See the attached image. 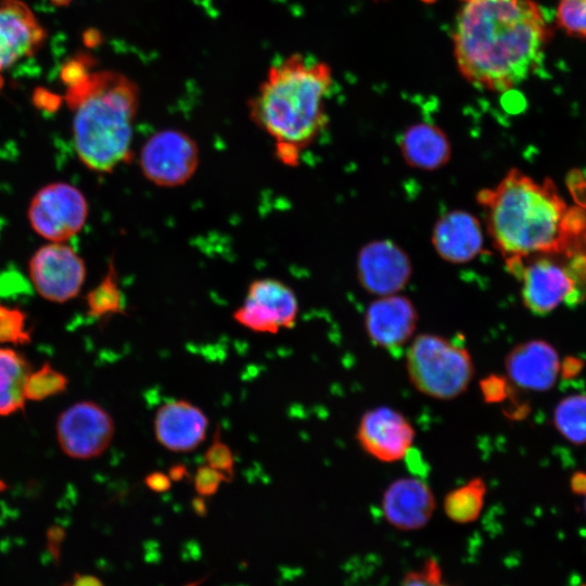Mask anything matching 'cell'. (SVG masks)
<instances>
[{
	"instance_id": "8d00e7d4",
	"label": "cell",
	"mask_w": 586,
	"mask_h": 586,
	"mask_svg": "<svg viewBox=\"0 0 586 586\" xmlns=\"http://www.w3.org/2000/svg\"><path fill=\"white\" fill-rule=\"evenodd\" d=\"M582 368V361L576 358H566L563 362L562 373L565 377H573Z\"/></svg>"
},
{
	"instance_id": "e0dca14e",
	"label": "cell",
	"mask_w": 586,
	"mask_h": 586,
	"mask_svg": "<svg viewBox=\"0 0 586 586\" xmlns=\"http://www.w3.org/2000/svg\"><path fill=\"white\" fill-rule=\"evenodd\" d=\"M208 418L202 408L187 399L162 405L153 419L157 443L171 453H190L206 440Z\"/></svg>"
},
{
	"instance_id": "f1b7e54d",
	"label": "cell",
	"mask_w": 586,
	"mask_h": 586,
	"mask_svg": "<svg viewBox=\"0 0 586 586\" xmlns=\"http://www.w3.org/2000/svg\"><path fill=\"white\" fill-rule=\"evenodd\" d=\"M399 586H451L445 579L441 565L435 559H426L419 568L408 572Z\"/></svg>"
},
{
	"instance_id": "cb8c5ba5",
	"label": "cell",
	"mask_w": 586,
	"mask_h": 586,
	"mask_svg": "<svg viewBox=\"0 0 586 586\" xmlns=\"http://www.w3.org/2000/svg\"><path fill=\"white\" fill-rule=\"evenodd\" d=\"M87 313L93 318H103L125 311V298L117 282L114 262L101 282L86 296Z\"/></svg>"
},
{
	"instance_id": "30bf717a",
	"label": "cell",
	"mask_w": 586,
	"mask_h": 586,
	"mask_svg": "<svg viewBox=\"0 0 586 586\" xmlns=\"http://www.w3.org/2000/svg\"><path fill=\"white\" fill-rule=\"evenodd\" d=\"M28 268L36 291L54 303H65L77 296L86 279L84 259L63 242H51L38 249Z\"/></svg>"
},
{
	"instance_id": "5bb4252c",
	"label": "cell",
	"mask_w": 586,
	"mask_h": 586,
	"mask_svg": "<svg viewBox=\"0 0 586 586\" xmlns=\"http://www.w3.org/2000/svg\"><path fill=\"white\" fill-rule=\"evenodd\" d=\"M47 31L22 0L0 1V89L2 73L15 62L35 55L47 39Z\"/></svg>"
},
{
	"instance_id": "f35d334b",
	"label": "cell",
	"mask_w": 586,
	"mask_h": 586,
	"mask_svg": "<svg viewBox=\"0 0 586 586\" xmlns=\"http://www.w3.org/2000/svg\"><path fill=\"white\" fill-rule=\"evenodd\" d=\"M167 474L171 482H180L188 475V469L184 464L176 463L169 468Z\"/></svg>"
},
{
	"instance_id": "4316f807",
	"label": "cell",
	"mask_w": 586,
	"mask_h": 586,
	"mask_svg": "<svg viewBox=\"0 0 586 586\" xmlns=\"http://www.w3.org/2000/svg\"><path fill=\"white\" fill-rule=\"evenodd\" d=\"M31 341L26 314L0 303V344L24 345Z\"/></svg>"
},
{
	"instance_id": "277c9868",
	"label": "cell",
	"mask_w": 586,
	"mask_h": 586,
	"mask_svg": "<svg viewBox=\"0 0 586 586\" xmlns=\"http://www.w3.org/2000/svg\"><path fill=\"white\" fill-rule=\"evenodd\" d=\"M64 100L74 112V144L85 166L112 173L131 158L140 104L133 80L116 71H90L66 88Z\"/></svg>"
},
{
	"instance_id": "484cf974",
	"label": "cell",
	"mask_w": 586,
	"mask_h": 586,
	"mask_svg": "<svg viewBox=\"0 0 586 586\" xmlns=\"http://www.w3.org/2000/svg\"><path fill=\"white\" fill-rule=\"evenodd\" d=\"M556 26L570 37L586 40V0H558Z\"/></svg>"
},
{
	"instance_id": "d590c367",
	"label": "cell",
	"mask_w": 586,
	"mask_h": 586,
	"mask_svg": "<svg viewBox=\"0 0 586 586\" xmlns=\"http://www.w3.org/2000/svg\"><path fill=\"white\" fill-rule=\"evenodd\" d=\"M571 489L576 495H586V473L576 472L572 475L570 481Z\"/></svg>"
},
{
	"instance_id": "7a4b0ae2",
	"label": "cell",
	"mask_w": 586,
	"mask_h": 586,
	"mask_svg": "<svg viewBox=\"0 0 586 586\" xmlns=\"http://www.w3.org/2000/svg\"><path fill=\"white\" fill-rule=\"evenodd\" d=\"M486 230L507 270L517 278L537 256L586 252V212L569 207L555 183L511 168L493 187L480 190Z\"/></svg>"
},
{
	"instance_id": "83f0119b",
	"label": "cell",
	"mask_w": 586,
	"mask_h": 586,
	"mask_svg": "<svg viewBox=\"0 0 586 586\" xmlns=\"http://www.w3.org/2000/svg\"><path fill=\"white\" fill-rule=\"evenodd\" d=\"M204 459L207 466L225 474L230 481L234 477V456L232 449L221 438V429L218 425Z\"/></svg>"
},
{
	"instance_id": "52a82bcc",
	"label": "cell",
	"mask_w": 586,
	"mask_h": 586,
	"mask_svg": "<svg viewBox=\"0 0 586 586\" xmlns=\"http://www.w3.org/2000/svg\"><path fill=\"white\" fill-rule=\"evenodd\" d=\"M88 211V202L79 189L66 182H54L35 194L28 207V219L40 237L64 242L81 231Z\"/></svg>"
},
{
	"instance_id": "3957f363",
	"label": "cell",
	"mask_w": 586,
	"mask_h": 586,
	"mask_svg": "<svg viewBox=\"0 0 586 586\" xmlns=\"http://www.w3.org/2000/svg\"><path fill=\"white\" fill-rule=\"evenodd\" d=\"M327 63L290 55L269 68L249 103L252 122L273 141L277 157L298 164L302 152L319 137L329 122L326 99L332 87Z\"/></svg>"
},
{
	"instance_id": "9c48e42d",
	"label": "cell",
	"mask_w": 586,
	"mask_h": 586,
	"mask_svg": "<svg viewBox=\"0 0 586 586\" xmlns=\"http://www.w3.org/2000/svg\"><path fill=\"white\" fill-rule=\"evenodd\" d=\"M56 438L62 451L73 459L101 456L111 445L115 423L110 412L92 400H80L61 412Z\"/></svg>"
},
{
	"instance_id": "6da1fadb",
	"label": "cell",
	"mask_w": 586,
	"mask_h": 586,
	"mask_svg": "<svg viewBox=\"0 0 586 586\" xmlns=\"http://www.w3.org/2000/svg\"><path fill=\"white\" fill-rule=\"evenodd\" d=\"M552 35L534 0H466L453 30L456 64L472 86L507 92L539 68Z\"/></svg>"
},
{
	"instance_id": "d6a6232c",
	"label": "cell",
	"mask_w": 586,
	"mask_h": 586,
	"mask_svg": "<svg viewBox=\"0 0 586 586\" xmlns=\"http://www.w3.org/2000/svg\"><path fill=\"white\" fill-rule=\"evenodd\" d=\"M33 101L38 109L54 112L60 107L62 99L44 88H37L34 91Z\"/></svg>"
},
{
	"instance_id": "f546056e",
	"label": "cell",
	"mask_w": 586,
	"mask_h": 586,
	"mask_svg": "<svg viewBox=\"0 0 586 586\" xmlns=\"http://www.w3.org/2000/svg\"><path fill=\"white\" fill-rule=\"evenodd\" d=\"M231 482L225 474L206 463L199 467L193 476V485L200 497L215 495L222 483Z\"/></svg>"
},
{
	"instance_id": "1f68e13d",
	"label": "cell",
	"mask_w": 586,
	"mask_h": 586,
	"mask_svg": "<svg viewBox=\"0 0 586 586\" xmlns=\"http://www.w3.org/2000/svg\"><path fill=\"white\" fill-rule=\"evenodd\" d=\"M480 384L483 398L487 403H500L509 393V384L501 375L491 374L485 377Z\"/></svg>"
},
{
	"instance_id": "4fadbf2b",
	"label": "cell",
	"mask_w": 586,
	"mask_h": 586,
	"mask_svg": "<svg viewBox=\"0 0 586 586\" xmlns=\"http://www.w3.org/2000/svg\"><path fill=\"white\" fill-rule=\"evenodd\" d=\"M418 323L413 303L397 294L379 296L365 313V332L377 347L398 353L411 341Z\"/></svg>"
},
{
	"instance_id": "ee69618b",
	"label": "cell",
	"mask_w": 586,
	"mask_h": 586,
	"mask_svg": "<svg viewBox=\"0 0 586 586\" xmlns=\"http://www.w3.org/2000/svg\"><path fill=\"white\" fill-rule=\"evenodd\" d=\"M189 586H193V585H189Z\"/></svg>"
},
{
	"instance_id": "60d3db41",
	"label": "cell",
	"mask_w": 586,
	"mask_h": 586,
	"mask_svg": "<svg viewBox=\"0 0 586 586\" xmlns=\"http://www.w3.org/2000/svg\"><path fill=\"white\" fill-rule=\"evenodd\" d=\"M50 1L58 7H66L71 3L72 0H50Z\"/></svg>"
},
{
	"instance_id": "5b68a950",
	"label": "cell",
	"mask_w": 586,
	"mask_h": 586,
	"mask_svg": "<svg viewBox=\"0 0 586 586\" xmlns=\"http://www.w3.org/2000/svg\"><path fill=\"white\" fill-rule=\"evenodd\" d=\"M405 358L411 385L433 399L459 397L467 391L475 372L468 348L460 341L438 334L416 336L408 345Z\"/></svg>"
},
{
	"instance_id": "ac0fdd59",
	"label": "cell",
	"mask_w": 586,
	"mask_h": 586,
	"mask_svg": "<svg viewBox=\"0 0 586 586\" xmlns=\"http://www.w3.org/2000/svg\"><path fill=\"white\" fill-rule=\"evenodd\" d=\"M560 367L556 348L539 339L519 343L505 357L508 380L524 391H549L557 381Z\"/></svg>"
},
{
	"instance_id": "7bdbcfd3",
	"label": "cell",
	"mask_w": 586,
	"mask_h": 586,
	"mask_svg": "<svg viewBox=\"0 0 586 586\" xmlns=\"http://www.w3.org/2000/svg\"><path fill=\"white\" fill-rule=\"evenodd\" d=\"M579 586H586V583H584V584H582V585H579Z\"/></svg>"
},
{
	"instance_id": "9a60e30c",
	"label": "cell",
	"mask_w": 586,
	"mask_h": 586,
	"mask_svg": "<svg viewBox=\"0 0 586 586\" xmlns=\"http://www.w3.org/2000/svg\"><path fill=\"white\" fill-rule=\"evenodd\" d=\"M411 264L408 255L391 241L366 244L357 258V277L371 294H397L409 281Z\"/></svg>"
},
{
	"instance_id": "d6986e66",
	"label": "cell",
	"mask_w": 586,
	"mask_h": 586,
	"mask_svg": "<svg viewBox=\"0 0 586 586\" xmlns=\"http://www.w3.org/2000/svg\"><path fill=\"white\" fill-rule=\"evenodd\" d=\"M483 231L477 218L455 209L444 214L432 232L435 252L446 262L463 264L474 259L483 247Z\"/></svg>"
},
{
	"instance_id": "8992f818",
	"label": "cell",
	"mask_w": 586,
	"mask_h": 586,
	"mask_svg": "<svg viewBox=\"0 0 586 586\" xmlns=\"http://www.w3.org/2000/svg\"><path fill=\"white\" fill-rule=\"evenodd\" d=\"M200 149L187 132L167 128L151 135L139 154V167L144 178L162 188H177L196 173Z\"/></svg>"
},
{
	"instance_id": "603a6c76",
	"label": "cell",
	"mask_w": 586,
	"mask_h": 586,
	"mask_svg": "<svg viewBox=\"0 0 586 586\" xmlns=\"http://www.w3.org/2000/svg\"><path fill=\"white\" fill-rule=\"evenodd\" d=\"M552 420L556 430L568 442L586 445V394H572L559 400Z\"/></svg>"
},
{
	"instance_id": "ab89813d",
	"label": "cell",
	"mask_w": 586,
	"mask_h": 586,
	"mask_svg": "<svg viewBox=\"0 0 586 586\" xmlns=\"http://www.w3.org/2000/svg\"><path fill=\"white\" fill-rule=\"evenodd\" d=\"M193 508L199 514H202L206 511L204 501L201 497L193 500Z\"/></svg>"
},
{
	"instance_id": "74e56055",
	"label": "cell",
	"mask_w": 586,
	"mask_h": 586,
	"mask_svg": "<svg viewBox=\"0 0 586 586\" xmlns=\"http://www.w3.org/2000/svg\"><path fill=\"white\" fill-rule=\"evenodd\" d=\"M72 586H103V584L99 578L92 575L76 574Z\"/></svg>"
},
{
	"instance_id": "b9f144b4",
	"label": "cell",
	"mask_w": 586,
	"mask_h": 586,
	"mask_svg": "<svg viewBox=\"0 0 586 586\" xmlns=\"http://www.w3.org/2000/svg\"><path fill=\"white\" fill-rule=\"evenodd\" d=\"M584 509H585V513H586V495H585Z\"/></svg>"
},
{
	"instance_id": "ba28073f",
	"label": "cell",
	"mask_w": 586,
	"mask_h": 586,
	"mask_svg": "<svg viewBox=\"0 0 586 586\" xmlns=\"http://www.w3.org/2000/svg\"><path fill=\"white\" fill-rule=\"evenodd\" d=\"M298 301L291 286L279 279L253 280L243 303L233 311L237 323L257 333L276 334L294 328Z\"/></svg>"
},
{
	"instance_id": "8fae6325",
	"label": "cell",
	"mask_w": 586,
	"mask_h": 586,
	"mask_svg": "<svg viewBox=\"0 0 586 586\" xmlns=\"http://www.w3.org/2000/svg\"><path fill=\"white\" fill-rule=\"evenodd\" d=\"M416 431L400 411L379 406L367 410L359 419L356 441L370 457L393 463L405 459L412 449Z\"/></svg>"
},
{
	"instance_id": "e575fe53",
	"label": "cell",
	"mask_w": 586,
	"mask_h": 586,
	"mask_svg": "<svg viewBox=\"0 0 586 586\" xmlns=\"http://www.w3.org/2000/svg\"><path fill=\"white\" fill-rule=\"evenodd\" d=\"M65 532L60 526H52L47 532V546L50 555L55 562L59 561L61 556V545L64 540Z\"/></svg>"
},
{
	"instance_id": "836d02e7",
	"label": "cell",
	"mask_w": 586,
	"mask_h": 586,
	"mask_svg": "<svg viewBox=\"0 0 586 586\" xmlns=\"http://www.w3.org/2000/svg\"><path fill=\"white\" fill-rule=\"evenodd\" d=\"M145 486L154 493H165L171 487V480L167 473L153 471L144 477Z\"/></svg>"
},
{
	"instance_id": "d4e9b609",
	"label": "cell",
	"mask_w": 586,
	"mask_h": 586,
	"mask_svg": "<svg viewBox=\"0 0 586 586\" xmlns=\"http://www.w3.org/2000/svg\"><path fill=\"white\" fill-rule=\"evenodd\" d=\"M68 379L50 364H43L27 377L24 395L26 400H42L64 392Z\"/></svg>"
},
{
	"instance_id": "ffe728a7",
	"label": "cell",
	"mask_w": 586,
	"mask_h": 586,
	"mask_svg": "<svg viewBox=\"0 0 586 586\" xmlns=\"http://www.w3.org/2000/svg\"><path fill=\"white\" fill-rule=\"evenodd\" d=\"M399 151L409 166L435 170L448 163L451 145L443 129L422 122L409 126L402 133Z\"/></svg>"
},
{
	"instance_id": "4dcf8cb0",
	"label": "cell",
	"mask_w": 586,
	"mask_h": 586,
	"mask_svg": "<svg viewBox=\"0 0 586 586\" xmlns=\"http://www.w3.org/2000/svg\"><path fill=\"white\" fill-rule=\"evenodd\" d=\"M94 65V59L86 53H79L66 61L60 71L62 82L67 87L84 78Z\"/></svg>"
},
{
	"instance_id": "2e32d148",
	"label": "cell",
	"mask_w": 586,
	"mask_h": 586,
	"mask_svg": "<svg viewBox=\"0 0 586 586\" xmlns=\"http://www.w3.org/2000/svg\"><path fill=\"white\" fill-rule=\"evenodd\" d=\"M436 508L434 493L420 477L403 476L391 482L384 489L381 510L384 519L400 531L424 527Z\"/></svg>"
},
{
	"instance_id": "44dd1931",
	"label": "cell",
	"mask_w": 586,
	"mask_h": 586,
	"mask_svg": "<svg viewBox=\"0 0 586 586\" xmlns=\"http://www.w3.org/2000/svg\"><path fill=\"white\" fill-rule=\"evenodd\" d=\"M30 366L12 348L0 347V416H9L25 406L24 387Z\"/></svg>"
},
{
	"instance_id": "7402d4cb",
	"label": "cell",
	"mask_w": 586,
	"mask_h": 586,
	"mask_svg": "<svg viewBox=\"0 0 586 586\" xmlns=\"http://www.w3.org/2000/svg\"><path fill=\"white\" fill-rule=\"evenodd\" d=\"M486 492V483L482 477L471 479L447 493L443 502L445 514L458 524L474 522L484 507Z\"/></svg>"
},
{
	"instance_id": "7c38bea8",
	"label": "cell",
	"mask_w": 586,
	"mask_h": 586,
	"mask_svg": "<svg viewBox=\"0 0 586 586\" xmlns=\"http://www.w3.org/2000/svg\"><path fill=\"white\" fill-rule=\"evenodd\" d=\"M523 305L538 316L553 311L566 302L574 304L575 282L566 266L537 256L526 260L518 277Z\"/></svg>"
}]
</instances>
